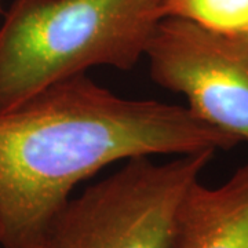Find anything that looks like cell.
I'll return each instance as SVG.
<instances>
[{
  "label": "cell",
  "instance_id": "cell-1",
  "mask_svg": "<svg viewBox=\"0 0 248 248\" xmlns=\"http://www.w3.org/2000/svg\"><path fill=\"white\" fill-rule=\"evenodd\" d=\"M186 107L112 93L89 75L0 112V247L45 248L78 186L115 163L231 149Z\"/></svg>",
  "mask_w": 248,
  "mask_h": 248
},
{
  "label": "cell",
  "instance_id": "cell-2",
  "mask_svg": "<svg viewBox=\"0 0 248 248\" xmlns=\"http://www.w3.org/2000/svg\"><path fill=\"white\" fill-rule=\"evenodd\" d=\"M161 0H13L0 24V112L97 66L145 58Z\"/></svg>",
  "mask_w": 248,
  "mask_h": 248
},
{
  "label": "cell",
  "instance_id": "cell-3",
  "mask_svg": "<svg viewBox=\"0 0 248 248\" xmlns=\"http://www.w3.org/2000/svg\"><path fill=\"white\" fill-rule=\"evenodd\" d=\"M214 155L124 161L72 197L45 248H172L181 203Z\"/></svg>",
  "mask_w": 248,
  "mask_h": 248
},
{
  "label": "cell",
  "instance_id": "cell-4",
  "mask_svg": "<svg viewBox=\"0 0 248 248\" xmlns=\"http://www.w3.org/2000/svg\"><path fill=\"white\" fill-rule=\"evenodd\" d=\"M145 58L152 79L181 94L203 123L248 142V37L163 18Z\"/></svg>",
  "mask_w": 248,
  "mask_h": 248
},
{
  "label": "cell",
  "instance_id": "cell-5",
  "mask_svg": "<svg viewBox=\"0 0 248 248\" xmlns=\"http://www.w3.org/2000/svg\"><path fill=\"white\" fill-rule=\"evenodd\" d=\"M172 248H248V161L222 185L187 189Z\"/></svg>",
  "mask_w": 248,
  "mask_h": 248
},
{
  "label": "cell",
  "instance_id": "cell-6",
  "mask_svg": "<svg viewBox=\"0 0 248 248\" xmlns=\"http://www.w3.org/2000/svg\"><path fill=\"white\" fill-rule=\"evenodd\" d=\"M161 16L222 35L248 33V0H161Z\"/></svg>",
  "mask_w": 248,
  "mask_h": 248
},
{
  "label": "cell",
  "instance_id": "cell-7",
  "mask_svg": "<svg viewBox=\"0 0 248 248\" xmlns=\"http://www.w3.org/2000/svg\"><path fill=\"white\" fill-rule=\"evenodd\" d=\"M0 13H1V0H0Z\"/></svg>",
  "mask_w": 248,
  "mask_h": 248
},
{
  "label": "cell",
  "instance_id": "cell-8",
  "mask_svg": "<svg viewBox=\"0 0 248 248\" xmlns=\"http://www.w3.org/2000/svg\"><path fill=\"white\" fill-rule=\"evenodd\" d=\"M246 36H247V37H248V33H247V35H246Z\"/></svg>",
  "mask_w": 248,
  "mask_h": 248
},
{
  "label": "cell",
  "instance_id": "cell-9",
  "mask_svg": "<svg viewBox=\"0 0 248 248\" xmlns=\"http://www.w3.org/2000/svg\"><path fill=\"white\" fill-rule=\"evenodd\" d=\"M0 248H1V247H0Z\"/></svg>",
  "mask_w": 248,
  "mask_h": 248
}]
</instances>
